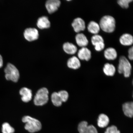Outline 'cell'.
<instances>
[{
	"label": "cell",
	"instance_id": "cell-1",
	"mask_svg": "<svg viewBox=\"0 0 133 133\" xmlns=\"http://www.w3.org/2000/svg\"><path fill=\"white\" fill-rule=\"evenodd\" d=\"M23 122L25 123V129L30 132H38L42 128L41 123L37 119L29 116H25L23 118Z\"/></svg>",
	"mask_w": 133,
	"mask_h": 133
},
{
	"label": "cell",
	"instance_id": "cell-2",
	"mask_svg": "<svg viewBox=\"0 0 133 133\" xmlns=\"http://www.w3.org/2000/svg\"><path fill=\"white\" fill-rule=\"evenodd\" d=\"M100 28L104 32L112 33L116 28V21L112 16L107 15L104 16L100 21Z\"/></svg>",
	"mask_w": 133,
	"mask_h": 133
},
{
	"label": "cell",
	"instance_id": "cell-3",
	"mask_svg": "<svg viewBox=\"0 0 133 133\" xmlns=\"http://www.w3.org/2000/svg\"><path fill=\"white\" fill-rule=\"evenodd\" d=\"M132 66L127 58L124 56H121L119 60L118 71L119 74H123L125 77L128 78L130 76Z\"/></svg>",
	"mask_w": 133,
	"mask_h": 133
},
{
	"label": "cell",
	"instance_id": "cell-4",
	"mask_svg": "<svg viewBox=\"0 0 133 133\" xmlns=\"http://www.w3.org/2000/svg\"><path fill=\"white\" fill-rule=\"evenodd\" d=\"M5 77L8 81L17 82L19 79V74L17 68L11 63H8L4 69Z\"/></svg>",
	"mask_w": 133,
	"mask_h": 133
},
{
	"label": "cell",
	"instance_id": "cell-5",
	"mask_svg": "<svg viewBox=\"0 0 133 133\" xmlns=\"http://www.w3.org/2000/svg\"><path fill=\"white\" fill-rule=\"evenodd\" d=\"M49 91L46 88H43L38 90L34 99V103L37 106H42L49 101Z\"/></svg>",
	"mask_w": 133,
	"mask_h": 133
},
{
	"label": "cell",
	"instance_id": "cell-6",
	"mask_svg": "<svg viewBox=\"0 0 133 133\" xmlns=\"http://www.w3.org/2000/svg\"><path fill=\"white\" fill-rule=\"evenodd\" d=\"M24 36L25 39L28 41H33L38 39L39 36V32L35 28H28L24 31Z\"/></svg>",
	"mask_w": 133,
	"mask_h": 133
},
{
	"label": "cell",
	"instance_id": "cell-7",
	"mask_svg": "<svg viewBox=\"0 0 133 133\" xmlns=\"http://www.w3.org/2000/svg\"><path fill=\"white\" fill-rule=\"evenodd\" d=\"M61 4L59 0H49L46 1L45 6L48 12L51 14L57 10Z\"/></svg>",
	"mask_w": 133,
	"mask_h": 133
},
{
	"label": "cell",
	"instance_id": "cell-8",
	"mask_svg": "<svg viewBox=\"0 0 133 133\" xmlns=\"http://www.w3.org/2000/svg\"><path fill=\"white\" fill-rule=\"evenodd\" d=\"M72 26L74 31L77 33L84 31L86 27L85 22L80 18L75 19L72 23Z\"/></svg>",
	"mask_w": 133,
	"mask_h": 133
},
{
	"label": "cell",
	"instance_id": "cell-9",
	"mask_svg": "<svg viewBox=\"0 0 133 133\" xmlns=\"http://www.w3.org/2000/svg\"><path fill=\"white\" fill-rule=\"evenodd\" d=\"M19 94L22 96L21 99L24 102L27 103L31 100L32 97V91L28 88H22L19 91Z\"/></svg>",
	"mask_w": 133,
	"mask_h": 133
},
{
	"label": "cell",
	"instance_id": "cell-10",
	"mask_svg": "<svg viewBox=\"0 0 133 133\" xmlns=\"http://www.w3.org/2000/svg\"><path fill=\"white\" fill-rule=\"evenodd\" d=\"M78 56L79 59L82 60L88 61L91 58V52L87 48L83 47L79 51Z\"/></svg>",
	"mask_w": 133,
	"mask_h": 133
},
{
	"label": "cell",
	"instance_id": "cell-11",
	"mask_svg": "<svg viewBox=\"0 0 133 133\" xmlns=\"http://www.w3.org/2000/svg\"><path fill=\"white\" fill-rule=\"evenodd\" d=\"M122 109L125 115L129 118L133 116V103L132 102L124 103L122 105Z\"/></svg>",
	"mask_w": 133,
	"mask_h": 133
},
{
	"label": "cell",
	"instance_id": "cell-12",
	"mask_svg": "<svg viewBox=\"0 0 133 133\" xmlns=\"http://www.w3.org/2000/svg\"><path fill=\"white\" fill-rule=\"evenodd\" d=\"M75 38L76 43L80 47H85L89 44L87 37L83 33H78L76 35Z\"/></svg>",
	"mask_w": 133,
	"mask_h": 133
},
{
	"label": "cell",
	"instance_id": "cell-13",
	"mask_svg": "<svg viewBox=\"0 0 133 133\" xmlns=\"http://www.w3.org/2000/svg\"><path fill=\"white\" fill-rule=\"evenodd\" d=\"M37 26L41 29H48L50 26V22L47 17L42 16L38 19Z\"/></svg>",
	"mask_w": 133,
	"mask_h": 133
},
{
	"label": "cell",
	"instance_id": "cell-14",
	"mask_svg": "<svg viewBox=\"0 0 133 133\" xmlns=\"http://www.w3.org/2000/svg\"><path fill=\"white\" fill-rule=\"evenodd\" d=\"M119 41L123 45L130 46L133 44V36L127 33L123 34L119 39Z\"/></svg>",
	"mask_w": 133,
	"mask_h": 133
},
{
	"label": "cell",
	"instance_id": "cell-15",
	"mask_svg": "<svg viewBox=\"0 0 133 133\" xmlns=\"http://www.w3.org/2000/svg\"><path fill=\"white\" fill-rule=\"evenodd\" d=\"M109 122V117L103 114H100L97 119L98 126L100 128H105L108 125Z\"/></svg>",
	"mask_w": 133,
	"mask_h": 133
},
{
	"label": "cell",
	"instance_id": "cell-16",
	"mask_svg": "<svg viewBox=\"0 0 133 133\" xmlns=\"http://www.w3.org/2000/svg\"><path fill=\"white\" fill-rule=\"evenodd\" d=\"M67 65L70 69H77L80 67L81 64L79 59L76 56H74L68 60Z\"/></svg>",
	"mask_w": 133,
	"mask_h": 133
},
{
	"label": "cell",
	"instance_id": "cell-17",
	"mask_svg": "<svg viewBox=\"0 0 133 133\" xmlns=\"http://www.w3.org/2000/svg\"><path fill=\"white\" fill-rule=\"evenodd\" d=\"M104 56L109 60H114L117 57V53L114 48H109L105 50Z\"/></svg>",
	"mask_w": 133,
	"mask_h": 133
},
{
	"label": "cell",
	"instance_id": "cell-18",
	"mask_svg": "<svg viewBox=\"0 0 133 133\" xmlns=\"http://www.w3.org/2000/svg\"><path fill=\"white\" fill-rule=\"evenodd\" d=\"M63 49L66 54L71 55L76 54L77 50V48L75 45L69 42L65 43L63 44Z\"/></svg>",
	"mask_w": 133,
	"mask_h": 133
},
{
	"label": "cell",
	"instance_id": "cell-19",
	"mask_svg": "<svg viewBox=\"0 0 133 133\" xmlns=\"http://www.w3.org/2000/svg\"><path fill=\"white\" fill-rule=\"evenodd\" d=\"M104 74L108 76H114L116 72V68L113 64L106 63L104 64L103 68Z\"/></svg>",
	"mask_w": 133,
	"mask_h": 133
},
{
	"label": "cell",
	"instance_id": "cell-20",
	"mask_svg": "<svg viewBox=\"0 0 133 133\" xmlns=\"http://www.w3.org/2000/svg\"><path fill=\"white\" fill-rule=\"evenodd\" d=\"M87 29L89 32L95 35L98 33L100 30L99 25L94 21H91L89 23L88 25Z\"/></svg>",
	"mask_w": 133,
	"mask_h": 133
},
{
	"label": "cell",
	"instance_id": "cell-21",
	"mask_svg": "<svg viewBox=\"0 0 133 133\" xmlns=\"http://www.w3.org/2000/svg\"><path fill=\"white\" fill-rule=\"evenodd\" d=\"M51 101L55 106L59 107L62 104V101L58 92L53 93L51 96Z\"/></svg>",
	"mask_w": 133,
	"mask_h": 133
},
{
	"label": "cell",
	"instance_id": "cell-22",
	"mask_svg": "<svg viewBox=\"0 0 133 133\" xmlns=\"http://www.w3.org/2000/svg\"><path fill=\"white\" fill-rule=\"evenodd\" d=\"M15 129L9 123H5L2 125V132L3 133H14Z\"/></svg>",
	"mask_w": 133,
	"mask_h": 133
},
{
	"label": "cell",
	"instance_id": "cell-23",
	"mask_svg": "<svg viewBox=\"0 0 133 133\" xmlns=\"http://www.w3.org/2000/svg\"><path fill=\"white\" fill-rule=\"evenodd\" d=\"M91 42L92 44L94 46L98 43L104 42V40L102 36L96 34L91 37Z\"/></svg>",
	"mask_w": 133,
	"mask_h": 133
},
{
	"label": "cell",
	"instance_id": "cell-24",
	"mask_svg": "<svg viewBox=\"0 0 133 133\" xmlns=\"http://www.w3.org/2000/svg\"><path fill=\"white\" fill-rule=\"evenodd\" d=\"M132 1V0H119L117 1V3L121 8L127 9L129 7V3Z\"/></svg>",
	"mask_w": 133,
	"mask_h": 133
},
{
	"label": "cell",
	"instance_id": "cell-25",
	"mask_svg": "<svg viewBox=\"0 0 133 133\" xmlns=\"http://www.w3.org/2000/svg\"><path fill=\"white\" fill-rule=\"evenodd\" d=\"M58 93L63 102H65L68 100L69 98V95L67 91L62 90L59 91Z\"/></svg>",
	"mask_w": 133,
	"mask_h": 133
},
{
	"label": "cell",
	"instance_id": "cell-26",
	"mask_svg": "<svg viewBox=\"0 0 133 133\" xmlns=\"http://www.w3.org/2000/svg\"><path fill=\"white\" fill-rule=\"evenodd\" d=\"M88 125L87 121H84L80 123L78 127V131L79 133H83Z\"/></svg>",
	"mask_w": 133,
	"mask_h": 133
},
{
	"label": "cell",
	"instance_id": "cell-27",
	"mask_svg": "<svg viewBox=\"0 0 133 133\" xmlns=\"http://www.w3.org/2000/svg\"><path fill=\"white\" fill-rule=\"evenodd\" d=\"M83 133H98L97 129L92 125H88Z\"/></svg>",
	"mask_w": 133,
	"mask_h": 133
},
{
	"label": "cell",
	"instance_id": "cell-28",
	"mask_svg": "<svg viewBox=\"0 0 133 133\" xmlns=\"http://www.w3.org/2000/svg\"><path fill=\"white\" fill-rule=\"evenodd\" d=\"M105 133H121L116 126L112 125L106 129Z\"/></svg>",
	"mask_w": 133,
	"mask_h": 133
},
{
	"label": "cell",
	"instance_id": "cell-29",
	"mask_svg": "<svg viewBox=\"0 0 133 133\" xmlns=\"http://www.w3.org/2000/svg\"><path fill=\"white\" fill-rule=\"evenodd\" d=\"M95 46V49L96 51H101L104 49L105 44L104 42H101L98 43L96 44Z\"/></svg>",
	"mask_w": 133,
	"mask_h": 133
},
{
	"label": "cell",
	"instance_id": "cell-30",
	"mask_svg": "<svg viewBox=\"0 0 133 133\" xmlns=\"http://www.w3.org/2000/svg\"><path fill=\"white\" fill-rule=\"evenodd\" d=\"M129 59L131 60L133 59V46L130 48L128 51Z\"/></svg>",
	"mask_w": 133,
	"mask_h": 133
},
{
	"label": "cell",
	"instance_id": "cell-31",
	"mask_svg": "<svg viewBox=\"0 0 133 133\" xmlns=\"http://www.w3.org/2000/svg\"><path fill=\"white\" fill-rule=\"evenodd\" d=\"M3 61L2 56L0 54V68H1L3 66Z\"/></svg>",
	"mask_w": 133,
	"mask_h": 133
}]
</instances>
